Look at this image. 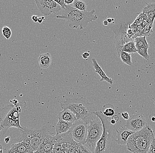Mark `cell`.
Instances as JSON below:
<instances>
[{"label":"cell","mask_w":155,"mask_h":153,"mask_svg":"<svg viewBox=\"0 0 155 153\" xmlns=\"http://www.w3.org/2000/svg\"><path fill=\"white\" fill-rule=\"evenodd\" d=\"M95 10L82 12L78 10L72 6L68 5L62 14L57 15V19H64L71 28L77 29L80 27L81 29L86 28L89 23L97 19V16L94 15Z\"/></svg>","instance_id":"6da1fadb"},{"label":"cell","mask_w":155,"mask_h":153,"mask_svg":"<svg viewBox=\"0 0 155 153\" xmlns=\"http://www.w3.org/2000/svg\"><path fill=\"white\" fill-rule=\"evenodd\" d=\"M63 109H69L75 114L77 120H81L88 124L94 117L96 109L93 103L81 98H67L61 103Z\"/></svg>","instance_id":"7a4b0ae2"},{"label":"cell","mask_w":155,"mask_h":153,"mask_svg":"<svg viewBox=\"0 0 155 153\" xmlns=\"http://www.w3.org/2000/svg\"><path fill=\"white\" fill-rule=\"evenodd\" d=\"M155 138L153 129L150 126H147L129 137L126 144L127 149L132 153H148Z\"/></svg>","instance_id":"3957f363"},{"label":"cell","mask_w":155,"mask_h":153,"mask_svg":"<svg viewBox=\"0 0 155 153\" xmlns=\"http://www.w3.org/2000/svg\"><path fill=\"white\" fill-rule=\"evenodd\" d=\"M17 138V142L24 141L30 145L34 153L36 151L40 144L48 135L51 133L44 125L38 128H28L24 127Z\"/></svg>","instance_id":"277c9868"},{"label":"cell","mask_w":155,"mask_h":153,"mask_svg":"<svg viewBox=\"0 0 155 153\" xmlns=\"http://www.w3.org/2000/svg\"><path fill=\"white\" fill-rule=\"evenodd\" d=\"M95 114L101 120L103 131L101 138L97 143L94 153H109L114 140L113 129L108 120L109 118L104 116L101 111H96Z\"/></svg>","instance_id":"5b68a950"},{"label":"cell","mask_w":155,"mask_h":153,"mask_svg":"<svg viewBox=\"0 0 155 153\" xmlns=\"http://www.w3.org/2000/svg\"><path fill=\"white\" fill-rule=\"evenodd\" d=\"M19 114V112L13 104L0 108V120L3 130L6 131L10 128L24 129V127L20 125Z\"/></svg>","instance_id":"8992f818"},{"label":"cell","mask_w":155,"mask_h":153,"mask_svg":"<svg viewBox=\"0 0 155 153\" xmlns=\"http://www.w3.org/2000/svg\"><path fill=\"white\" fill-rule=\"evenodd\" d=\"M87 125L88 135L85 145L91 151H94L97 143L102 135L103 131L102 123L100 118L95 114Z\"/></svg>","instance_id":"52a82bcc"},{"label":"cell","mask_w":155,"mask_h":153,"mask_svg":"<svg viewBox=\"0 0 155 153\" xmlns=\"http://www.w3.org/2000/svg\"><path fill=\"white\" fill-rule=\"evenodd\" d=\"M71 136L75 143L85 145L88 135V125L82 120H77L70 130Z\"/></svg>","instance_id":"ba28073f"},{"label":"cell","mask_w":155,"mask_h":153,"mask_svg":"<svg viewBox=\"0 0 155 153\" xmlns=\"http://www.w3.org/2000/svg\"><path fill=\"white\" fill-rule=\"evenodd\" d=\"M127 23L120 22L112 27V31L115 34L114 42L116 48L134 41L130 38L127 33Z\"/></svg>","instance_id":"9c48e42d"},{"label":"cell","mask_w":155,"mask_h":153,"mask_svg":"<svg viewBox=\"0 0 155 153\" xmlns=\"http://www.w3.org/2000/svg\"><path fill=\"white\" fill-rule=\"evenodd\" d=\"M37 6L41 14L48 16L52 13H57L61 10V7L53 0H35Z\"/></svg>","instance_id":"30bf717a"},{"label":"cell","mask_w":155,"mask_h":153,"mask_svg":"<svg viewBox=\"0 0 155 153\" xmlns=\"http://www.w3.org/2000/svg\"><path fill=\"white\" fill-rule=\"evenodd\" d=\"M148 125L146 119L141 114H133L127 121L124 125L127 128L135 132L145 128Z\"/></svg>","instance_id":"8fae6325"},{"label":"cell","mask_w":155,"mask_h":153,"mask_svg":"<svg viewBox=\"0 0 155 153\" xmlns=\"http://www.w3.org/2000/svg\"><path fill=\"white\" fill-rule=\"evenodd\" d=\"M58 135H53L51 133L46 136L36 151L39 153H51L55 144L58 141Z\"/></svg>","instance_id":"7c38bea8"},{"label":"cell","mask_w":155,"mask_h":153,"mask_svg":"<svg viewBox=\"0 0 155 153\" xmlns=\"http://www.w3.org/2000/svg\"><path fill=\"white\" fill-rule=\"evenodd\" d=\"M116 139L115 140L120 145H126L129 137L135 133L127 128L124 125L116 129Z\"/></svg>","instance_id":"4fadbf2b"},{"label":"cell","mask_w":155,"mask_h":153,"mask_svg":"<svg viewBox=\"0 0 155 153\" xmlns=\"http://www.w3.org/2000/svg\"><path fill=\"white\" fill-rule=\"evenodd\" d=\"M8 153H33L30 145L24 141L13 143L8 151Z\"/></svg>","instance_id":"5bb4252c"},{"label":"cell","mask_w":155,"mask_h":153,"mask_svg":"<svg viewBox=\"0 0 155 153\" xmlns=\"http://www.w3.org/2000/svg\"><path fill=\"white\" fill-rule=\"evenodd\" d=\"M57 118L59 120H63L73 124L77 121L75 114L69 109H63L62 111L59 112Z\"/></svg>","instance_id":"9a60e30c"},{"label":"cell","mask_w":155,"mask_h":153,"mask_svg":"<svg viewBox=\"0 0 155 153\" xmlns=\"http://www.w3.org/2000/svg\"><path fill=\"white\" fill-rule=\"evenodd\" d=\"M92 63H93V67L95 70V72L97 73L101 77V79H100L101 81H105L107 83H109L112 85L113 84V80L111 79V78L108 77L107 75L105 74V72H104L103 69H102L101 67L98 65V63L97 62L96 60L95 59H92Z\"/></svg>","instance_id":"2e32d148"},{"label":"cell","mask_w":155,"mask_h":153,"mask_svg":"<svg viewBox=\"0 0 155 153\" xmlns=\"http://www.w3.org/2000/svg\"><path fill=\"white\" fill-rule=\"evenodd\" d=\"M73 124L63 120H59L56 126V135H60L69 131Z\"/></svg>","instance_id":"e0dca14e"},{"label":"cell","mask_w":155,"mask_h":153,"mask_svg":"<svg viewBox=\"0 0 155 153\" xmlns=\"http://www.w3.org/2000/svg\"><path fill=\"white\" fill-rule=\"evenodd\" d=\"M38 62L41 68L46 69L49 67L52 62V58L49 53L41 54L39 56Z\"/></svg>","instance_id":"ac0fdd59"},{"label":"cell","mask_w":155,"mask_h":153,"mask_svg":"<svg viewBox=\"0 0 155 153\" xmlns=\"http://www.w3.org/2000/svg\"><path fill=\"white\" fill-rule=\"evenodd\" d=\"M142 13L148 18L153 21L155 18V3H150L147 4L145 7H143Z\"/></svg>","instance_id":"d6986e66"},{"label":"cell","mask_w":155,"mask_h":153,"mask_svg":"<svg viewBox=\"0 0 155 153\" xmlns=\"http://www.w3.org/2000/svg\"><path fill=\"white\" fill-rule=\"evenodd\" d=\"M116 49H120L122 51L130 54V55L137 53V49L136 47L134 41L129 42L124 45L116 47Z\"/></svg>","instance_id":"ffe728a7"},{"label":"cell","mask_w":155,"mask_h":153,"mask_svg":"<svg viewBox=\"0 0 155 153\" xmlns=\"http://www.w3.org/2000/svg\"><path fill=\"white\" fill-rule=\"evenodd\" d=\"M116 54L118 57L124 63L131 66L132 62L131 61V55L126 52L122 51L120 49H116Z\"/></svg>","instance_id":"44dd1931"},{"label":"cell","mask_w":155,"mask_h":153,"mask_svg":"<svg viewBox=\"0 0 155 153\" xmlns=\"http://www.w3.org/2000/svg\"><path fill=\"white\" fill-rule=\"evenodd\" d=\"M135 42V46L137 49L141 47H147L149 48V45L147 42L146 37H137L134 40Z\"/></svg>","instance_id":"7402d4cb"},{"label":"cell","mask_w":155,"mask_h":153,"mask_svg":"<svg viewBox=\"0 0 155 153\" xmlns=\"http://www.w3.org/2000/svg\"><path fill=\"white\" fill-rule=\"evenodd\" d=\"M72 4V7L82 12L86 11L87 4L84 1H80V0H74Z\"/></svg>","instance_id":"603a6c76"},{"label":"cell","mask_w":155,"mask_h":153,"mask_svg":"<svg viewBox=\"0 0 155 153\" xmlns=\"http://www.w3.org/2000/svg\"><path fill=\"white\" fill-rule=\"evenodd\" d=\"M148 49L149 48L147 47H141L137 49V53L147 61L150 59V56L148 53Z\"/></svg>","instance_id":"cb8c5ba5"},{"label":"cell","mask_w":155,"mask_h":153,"mask_svg":"<svg viewBox=\"0 0 155 153\" xmlns=\"http://www.w3.org/2000/svg\"><path fill=\"white\" fill-rule=\"evenodd\" d=\"M145 15L142 13H139L138 16L137 17L136 19L134 20L132 24L134 26H137L139 25H141L143 23V20H144V18H145Z\"/></svg>","instance_id":"d4e9b609"},{"label":"cell","mask_w":155,"mask_h":153,"mask_svg":"<svg viewBox=\"0 0 155 153\" xmlns=\"http://www.w3.org/2000/svg\"><path fill=\"white\" fill-rule=\"evenodd\" d=\"M2 33L6 39H9L12 36V31L9 27L5 26L2 28Z\"/></svg>","instance_id":"484cf974"},{"label":"cell","mask_w":155,"mask_h":153,"mask_svg":"<svg viewBox=\"0 0 155 153\" xmlns=\"http://www.w3.org/2000/svg\"><path fill=\"white\" fill-rule=\"evenodd\" d=\"M76 153H93L91 151L82 144H79Z\"/></svg>","instance_id":"4316f807"},{"label":"cell","mask_w":155,"mask_h":153,"mask_svg":"<svg viewBox=\"0 0 155 153\" xmlns=\"http://www.w3.org/2000/svg\"><path fill=\"white\" fill-rule=\"evenodd\" d=\"M51 153H65L61 145L58 143H56L54 146L53 151Z\"/></svg>","instance_id":"83f0119b"},{"label":"cell","mask_w":155,"mask_h":153,"mask_svg":"<svg viewBox=\"0 0 155 153\" xmlns=\"http://www.w3.org/2000/svg\"><path fill=\"white\" fill-rule=\"evenodd\" d=\"M103 114L104 116L108 117V118H110V117H112L113 115H115V111H114V109H112V108H107L103 112Z\"/></svg>","instance_id":"f1b7e54d"},{"label":"cell","mask_w":155,"mask_h":153,"mask_svg":"<svg viewBox=\"0 0 155 153\" xmlns=\"http://www.w3.org/2000/svg\"><path fill=\"white\" fill-rule=\"evenodd\" d=\"M55 1L61 7L62 9L64 10L67 7L68 5L65 3L64 0H58V1Z\"/></svg>","instance_id":"f546056e"},{"label":"cell","mask_w":155,"mask_h":153,"mask_svg":"<svg viewBox=\"0 0 155 153\" xmlns=\"http://www.w3.org/2000/svg\"><path fill=\"white\" fill-rule=\"evenodd\" d=\"M149 153H155V138L153 139L151 143Z\"/></svg>","instance_id":"4dcf8cb0"},{"label":"cell","mask_w":155,"mask_h":153,"mask_svg":"<svg viewBox=\"0 0 155 153\" xmlns=\"http://www.w3.org/2000/svg\"><path fill=\"white\" fill-rule=\"evenodd\" d=\"M121 117L123 118L124 120L126 121H127L130 118V116H129V114L127 112H124L121 114Z\"/></svg>","instance_id":"1f68e13d"},{"label":"cell","mask_w":155,"mask_h":153,"mask_svg":"<svg viewBox=\"0 0 155 153\" xmlns=\"http://www.w3.org/2000/svg\"><path fill=\"white\" fill-rule=\"evenodd\" d=\"M82 58L83 59H87L90 57V54H89L88 52H85V53H83V54H82Z\"/></svg>","instance_id":"d6a6232c"},{"label":"cell","mask_w":155,"mask_h":153,"mask_svg":"<svg viewBox=\"0 0 155 153\" xmlns=\"http://www.w3.org/2000/svg\"><path fill=\"white\" fill-rule=\"evenodd\" d=\"M144 26L142 25L137 26L136 33L139 32H141V31L144 29Z\"/></svg>","instance_id":"836d02e7"},{"label":"cell","mask_w":155,"mask_h":153,"mask_svg":"<svg viewBox=\"0 0 155 153\" xmlns=\"http://www.w3.org/2000/svg\"><path fill=\"white\" fill-rule=\"evenodd\" d=\"M31 19L35 23H37L38 21V17L37 15H33L31 16Z\"/></svg>","instance_id":"e575fe53"},{"label":"cell","mask_w":155,"mask_h":153,"mask_svg":"<svg viewBox=\"0 0 155 153\" xmlns=\"http://www.w3.org/2000/svg\"><path fill=\"white\" fill-rule=\"evenodd\" d=\"M111 119H113L116 122H117L119 121V120H120V118H119V117L118 115H114L112 116V118H111Z\"/></svg>","instance_id":"d590c367"},{"label":"cell","mask_w":155,"mask_h":153,"mask_svg":"<svg viewBox=\"0 0 155 153\" xmlns=\"http://www.w3.org/2000/svg\"><path fill=\"white\" fill-rule=\"evenodd\" d=\"M74 0H64V2L67 5H69L73 3Z\"/></svg>","instance_id":"8d00e7d4"},{"label":"cell","mask_w":155,"mask_h":153,"mask_svg":"<svg viewBox=\"0 0 155 153\" xmlns=\"http://www.w3.org/2000/svg\"><path fill=\"white\" fill-rule=\"evenodd\" d=\"M45 18L44 16H41V17H38V22L39 24H41L43 21H45Z\"/></svg>","instance_id":"74e56055"},{"label":"cell","mask_w":155,"mask_h":153,"mask_svg":"<svg viewBox=\"0 0 155 153\" xmlns=\"http://www.w3.org/2000/svg\"><path fill=\"white\" fill-rule=\"evenodd\" d=\"M10 137L8 136V137H6L5 138V142L6 143H8V142L10 141Z\"/></svg>","instance_id":"f35d334b"},{"label":"cell","mask_w":155,"mask_h":153,"mask_svg":"<svg viewBox=\"0 0 155 153\" xmlns=\"http://www.w3.org/2000/svg\"><path fill=\"white\" fill-rule=\"evenodd\" d=\"M106 20H107V22H108V23H109V24H111V23H112V22L114 21V19L109 18L107 19Z\"/></svg>","instance_id":"ab89813d"},{"label":"cell","mask_w":155,"mask_h":153,"mask_svg":"<svg viewBox=\"0 0 155 153\" xmlns=\"http://www.w3.org/2000/svg\"><path fill=\"white\" fill-rule=\"evenodd\" d=\"M110 124L112 125H115L116 124V122L114 121L113 119H111V121H110Z\"/></svg>","instance_id":"60d3db41"},{"label":"cell","mask_w":155,"mask_h":153,"mask_svg":"<svg viewBox=\"0 0 155 153\" xmlns=\"http://www.w3.org/2000/svg\"><path fill=\"white\" fill-rule=\"evenodd\" d=\"M108 24H109V23H108L107 20H105L103 21V25H104V26H107V25H108Z\"/></svg>","instance_id":"b9f144b4"},{"label":"cell","mask_w":155,"mask_h":153,"mask_svg":"<svg viewBox=\"0 0 155 153\" xmlns=\"http://www.w3.org/2000/svg\"><path fill=\"white\" fill-rule=\"evenodd\" d=\"M3 153V147L2 145L0 144V153Z\"/></svg>","instance_id":"7bdbcfd3"},{"label":"cell","mask_w":155,"mask_h":153,"mask_svg":"<svg viewBox=\"0 0 155 153\" xmlns=\"http://www.w3.org/2000/svg\"><path fill=\"white\" fill-rule=\"evenodd\" d=\"M151 121H152L154 122L155 121V117H153L152 118H151Z\"/></svg>","instance_id":"ee69618b"},{"label":"cell","mask_w":155,"mask_h":153,"mask_svg":"<svg viewBox=\"0 0 155 153\" xmlns=\"http://www.w3.org/2000/svg\"><path fill=\"white\" fill-rule=\"evenodd\" d=\"M33 153H39L37 152H34Z\"/></svg>","instance_id":"f6af8a7d"},{"label":"cell","mask_w":155,"mask_h":153,"mask_svg":"<svg viewBox=\"0 0 155 153\" xmlns=\"http://www.w3.org/2000/svg\"></svg>","instance_id":"bcb514c9"}]
</instances>
